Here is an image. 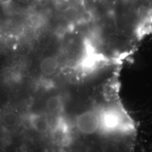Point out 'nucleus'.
<instances>
[{"mask_svg": "<svg viewBox=\"0 0 152 152\" xmlns=\"http://www.w3.org/2000/svg\"><path fill=\"white\" fill-rule=\"evenodd\" d=\"M30 123L33 130L40 134L47 133L51 127L49 118L44 114H33L30 118Z\"/></svg>", "mask_w": 152, "mask_h": 152, "instance_id": "nucleus-1", "label": "nucleus"}, {"mask_svg": "<svg viewBox=\"0 0 152 152\" xmlns=\"http://www.w3.org/2000/svg\"><path fill=\"white\" fill-rule=\"evenodd\" d=\"M132 1H134V0H132Z\"/></svg>", "mask_w": 152, "mask_h": 152, "instance_id": "nucleus-5", "label": "nucleus"}, {"mask_svg": "<svg viewBox=\"0 0 152 152\" xmlns=\"http://www.w3.org/2000/svg\"><path fill=\"white\" fill-rule=\"evenodd\" d=\"M47 109L52 113H58L60 112L63 107L62 101L58 96H52L47 101Z\"/></svg>", "mask_w": 152, "mask_h": 152, "instance_id": "nucleus-3", "label": "nucleus"}, {"mask_svg": "<svg viewBox=\"0 0 152 152\" xmlns=\"http://www.w3.org/2000/svg\"><path fill=\"white\" fill-rule=\"evenodd\" d=\"M60 66V61L56 56H48L43 58L39 64L40 71L45 75H52L56 73Z\"/></svg>", "mask_w": 152, "mask_h": 152, "instance_id": "nucleus-2", "label": "nucleus"}, {"mask_svg": "<svg viewBox=\"0 0 152 152\" xmlns=\"http://www.w3.org/2000/svg\"><path fill=\"white\" fill-rule=\"evenodd\" d=\"M2 121L5 126L8 127V128H14L18 124V118L16 114L12 113V112H9L4 115Z\"/></svg>", "mask_w": 152, "mask_h": 152, "instance_id": "nucleus-4", "label": "nucleus"}]
</instances>
